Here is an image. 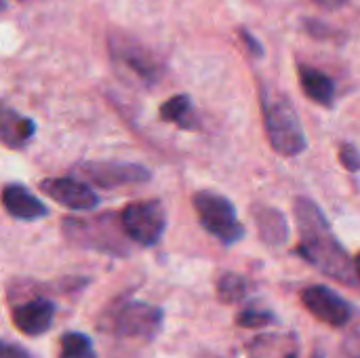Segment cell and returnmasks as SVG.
Instances as JSON below:
<instances>
[{"label":"cell","mask_w":360,"mask_h":358,"mask_svg":"<svg viewBox=\"0 0 360 358\" xmlns=\"http://www.w3.org/2000/svg\"><path fill=\"white\" fill-rule=\"evenodd\" d=\"M293 213L300 232L297 255L321 270L325 276H331L344 285H356L359 279L354 272V262L333 234L323 209L312 198L300 196L293 203Z\"/></svg>","instance_id":"cell-1"},{"label":"cell","mask_w":360,"mask_h":358,"mask_svg":"<svg viewBox=\"0 0 360 358\" xmlns=\"http://www.w3.org/2000/svg\"><path fill=\"white\" fill-rule=\"evenodd\" d=\"M262 114L270 146L274 152L283 156H297L308 148L306 131L300 120V114L291 99L276 89L262 87L259 89Z\"/></svg>","instance_id":"cell-2"},{"label":"cell","mask_w":360,"mask_h":358,"mask_svg":"<svg viewBox=\"0 0 360 358\" xmlns=\"http://www.w3.org/2000/svg\"><path fill=\"white\" fill-rule=\"evenodd\" d=\"M200 226L224 245H236L245 236V226L238 222L234 205L211 190H200L192 198Z\"/></svg>","instance_id":"cell-3"},{"label":"cell","mask_w":360,"mask_h":358,"mask_svg":"<svg viewBox=\"0 0 360 358\" xmlns=\"http://www.w3.org/2000/svg\"><path fill=\"white\" fill-rule=\"evenodd\" d=\"M122 230L131 241L143 247H154L167 228V215L158 200H143L129 205L120 215Z\"/></svg>","instance_id":"cell-4"},{"label":"cell","mask_w":360,"mask_h":358,"mask_svg":"<svg viewBox=\"0 0 360 358\" xmlns=\"http://www.w3.org/2000/svg\"><path fill=\"white\" fill-rule=\"evenodd\" d=\"M110 53L118 65L127 68L143 84H154L162 76V68L158 59L143 44H139L137 40L124 34H114L110 38Z\"/></svg>","instance_id":"cell-5"},{"label":"cell","mask_w":360,"mask_h":358,"mask_svg":"<svg viewBox=\"0 0 360 358\" xmlns=\"http://www.w3.org/2000/svg\"><path fill=\"white\" fill-rule=\"evenodd\" d=\"M76 175L84 179V184H93L99 188H120L146 184L152 179V173L133 162H84L76 169Z\"/></svg>","instance_id":"cell-6"},{"label":"cell","mask_w":360,"mask_h":358,"mask_svg":"<svg viewBox=\"0 0 360 358\" xmlns=\"http://www.w3.org/2000/svg\"><path fill=\"white\" fill-rule=\"evenodd\" d=\"M302 302L308 308L310 314H314L319 321L331 327H346L352 319V306L333 289L314 285L304 289Z\"/></svg>","instance_id":"cell-7"},{"label":"cell","mask_w":360,"mask_h":358,"mask_svg":"<svg viewBox=\"0 0 360 358\" xmlns=\"http://www.w3.org/2000/svg\"><path fill=\"white\" fill-rule=\"evenodd\" d=\"M40 190L51 196L55 203L61 207L74 209V211H89L99 205V196L89 188V184L70 179V177H59V179H44L40 184Z\"/></svg>","instance_id":"cell-8"},{"label":"cell","mask_w":360,"mask_h":358,"mask_svg":"<svg viewBox=\"0 0 360 358\" xmlns=\"http://www.w3.org/2000/svg\"><path fill=\"white\" fill-rule=\"evenodd\" d=\"M116 327L122 335L133 338H154L162 327V310L150 304L133 302L127 304L116 319Z\"/></svg>","instance_id":"cell-9"},{"label":"cell","mask_w":360,"mask_h":358,"mask_svg":"<svg viewBox=\"0 0 360 358\" xmlns=\"http://www.w3.org/2000/svg\"><path fill=\"white\" fill-rule=\"evenodd\" d=\"M55 319V306L49 300H32L27 304H21L13 312V323L25 333V335H42L49 331Z\"/></svg>","instance_id":"cell-10"},{"label":"cell","mask_w":360,"mask_h":358,"mask_svg":"<svg viewBox=\"0 0 360 358\" xmlns=\"http://www.w3.org/2000/svg\"><path fill=\"white\" fill-rule=\"evenodd\" d=\"M2 205L8 211V215L17 219H25V222L40 219L49 213L46 207L19 184H8L2 190Z\"/></svg>","instance_id":"cell-11"},{"label":"cell","mask_w":360,"mask_h":358,"mask_svg":"<svg viewBox=\"0 0 360 358\" xmlns=\"http://www.w3.org/2000/svg\"><path fill=\"white\" fill-rule=\"evenodd\" d=\"M34 133H36V124L32 118H25L17 114L15 110L0 106V143L2 146L11 150L23 148L25 143L32 141Z\"/></svg>","instance_id":"cell-12"},{"label":"cell","mask_w":360,"mask_h":358,"mask_svg":"<svg viewBox=\"0 0 360 358\" xmlns=\"http://www.w3.org/2000/svg\"><path fill=\"white\" fill-rule=\"evenodd\" d=\"M255 224L259 230V236L270 247H281L289 238V224L287 217L272 207H257L255 209Z\"/></svg>","instance_id":"cell-13"},{"label":"cell","mask_w":360,"mask_h":358,"mask_svg":"<svg viewBox=\"0 0 360 358\" xmlns=\"http://www.w3.org/2000/svg\"><path fill=\"white\" fill-rule=\"evenodd\" d=\"M300 82H302L304 93L312 101H316L319 106H325V108L333 106V101H335V84L327 74H323L321 70L310 68V65H300Z\"/></svg>","instance_id":"cell-14"},{"label":"cell","mask_w":360,"mask_h":358,"mask_svg":"<svg viewBox=\"0 0 360 358\" xmlns=\"http://www.w3.org/2000/svg\"><path fill=\"white\" fill-rule=\"evenodd\" d=\"M160 116L169 122H177L181 129H192L196 124L192 114V99L188 95H175L165 101L160 108Z\"/></svg>","instance_id":"cell-15"},{"label":"cell","mask_w":360,"mask_h":358,"mask_svg":"<svg viewBox=\"0 0 360 358\" xmlns=\"http://www.w3.org/2000/svg\"><path fill=\"white\" fill-rule=\"evenodd\" d=\"M247 291H249L247 279L240 274H234V272L224 274L217 283V295L224 304H236V302L245 300Z\"/></svg>","instance_id":"cell-16"},{"label":"cell","mask_w":360,"mask_h":358,"mask_svg":"<svg viewBox=\"0 0 360 358\" xmlns=\"http://www.w3.org/2000/svg\"><path fill=\"white\" fill-rule=\"evenodd\" d=\"M59 358H97V352L84 333H65L61 338Z\"/></svg>","instance_id":"cell-17"},{"label":"cell","mask_w":360,"mask_h":358,"mask_svg":"<svg viewBox=\"0 0 360 358\" xmlns=\"http://www.w3.org/2000/svg\"><path fill=\"white\" fill-rule=\"evenodd\" d=\"M276 323V317L268 310H245L238 317V325L247 329H262Z\"/></svg>","instance_id":"cell-18"},{"label":"cell","mask_w":360,"mask_h":358,"mask_svg":"<svg viewBox=\"0 0 360 358\" xmlns=\"http://www.w3.org/2000/svg\"><path fill=\"white\" fill-rule=\"evenodd\" d=\"M340 160H342V165L348 171H352V173L360 171V150L354 143H348V141L342 143V148H340Z\"/></svg>","instance_id":"cell-19"},{"label":"cell","mask_w":360,"mask_h":358,"mask_svg":"<svg viewBox=\"0 0 360 358\" xmlns=\"http://www.w3.org/2000/svg\"><path fill=\"white\" fill-rule=\"evenodd\" d=\"M0 358H32L27 350H23L17 344H8V342H0Z\"/></svg>","instance_id":"cell-20"},{"label":"cell","mask_w":360,"mask_h":358,"mask_svg":"<svg viewBox=\"0 0 360 358\" xmlns=\"http://www.w3.org/2000/svg\"><path fill=\"white\" fill-rule=\"evenodd\" d=\"M240 38H243V42L247 44V49H249V53H251L253 57H264V46H262V42L255 40L253 34H251L249 30H240Z\"/></svg>","instance_id":"cell-21"},{"label":"cell","mask_w":360,"mask_h":358,"mask_svg":"<svg viewBox=\"0 0 360 358\" xmlns=\"http://www.w3.org/2000/svg\"><path fill=\"white\" fill-rule=\"evenodd\" d=\"M314 2L321 4L323 8H329V11H338V8L348 4V0H314Z\"/></svg>","instance_id":"cell-22"},{"label":"cell","mask_w":360,"mask_h":358,"mask_svg":"<svg viewBox=\"0 0 360 358\" xmlns=\"http://www.w3.org/2000/svg\"><path fill=\"white\" fill-rule=\"evenodd\" d=\"M354 272H356V279L360 281V255L354 260Z\"/></svg>","instance_id":"cell-23"},{"label":"cell","mask_w":360,"mask_h":358,"mask_svg":"<svg viewBox=\"0 0 360 358\" xmlns=\"http://www.w3.org/2000/svg\"><path fill=\"white\" fill-rule=\"evenodd\" d=\"M4 8H6V4H4V0H0V13H2Z\"/></svg>","instance_id":"cell-24"},{"label":"cell","mask_w":360,"mask_h":358,"mask_svg":"<svg viewBox=\"0 0 360 358\" xmlns=\"http://www.w3.org/2000/svg\"><path fill=\"white\" fill-rule=\"evenodd\" d=\"M285 358H297V354H289V357H285Z\"/></svg>","instance_id":"cell-25"}]
</instances>
